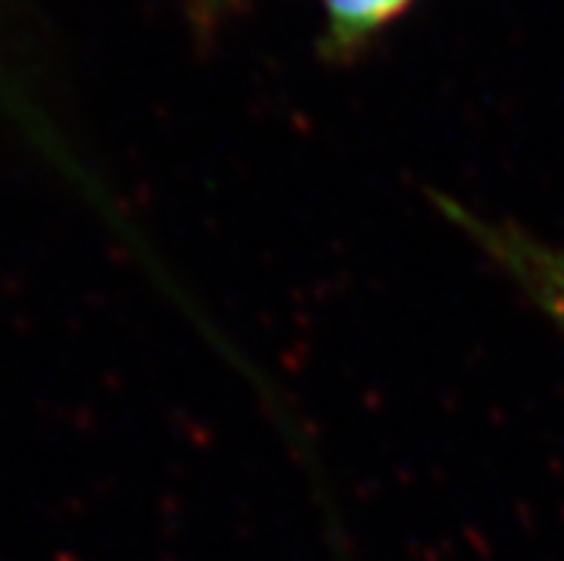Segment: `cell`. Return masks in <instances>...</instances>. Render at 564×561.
<instances>
[{
	"mask_svg": "<svg viewBox=\"0 0 564 561\" xmlns=\"http://www.w3.org/2000/svg\"><path fill=\"white\" fill-rule=\"evenodd\" d=\"M438 206L564 333V247L539 241L536 235L510 224L481 218L453 198H438Z\"/></svg>",
	"mask_w": 564,
	"mask_h": 561,
	"instance_id": "1",
	"label": "cell"
},
{
	"mask_svg": "<svg viewBox=\"0 0 564 561\" xmlns=\"http://www.w3.org/2000/svg\"><path fill=\"white\" fill-rule=\"evenodd\" d=\"M415 0H322L324 50L333 57H347L384 32Z\"/></svg>",
	"mask_w": 564,
	"mask_h": 561,
	"instance_id": "2",
	"label": "cell"
}]
</instances>
